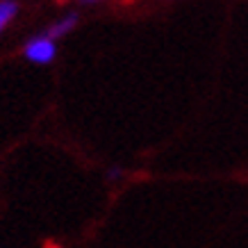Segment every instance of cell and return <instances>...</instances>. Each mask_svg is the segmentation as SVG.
<instances>
[{
	"instance_id": "3",
	"label": "cell",
	"mask_w": 248,
	"mask_h": 248,
	"mask_svg": "<svg viewBox=\"0 0 248 248\" xmlns=\"http://www.w3.org/2000/svg\"><path fill=\"white\" fill-rule=\"evenodd\" d=\"M14 14H16V2H12V0H2V2H0V30L14 18Z\"/></svg>"
},
{
	"instance_id": "4",
	"label": "cell",
	"mask_w": 248,
	"mask_h": 248,
	"mask_svg": "<svg viewBox=\"0 0 248 248\" xmlns=\"http://www.w3.org/2000/svg\"><path fill=\"white\" fill-rule=\"evenodd\" d=\"M84 2H91V0H84Z\"/></svg>"
},
{
	"instance_id": "1",
	"label": "cell",
	"mask_w": 248,
	"mask_h": 248,
	"mask_svg": "<svg viewBox=\"0 0 248 248\" xmlns=\"http://www.w3.org/2000/svg\"><path fill=\"white\" fill-rule=\"evenodd\" d=\"M25 57L32 62H39V64H46L55 57V44L53 39L48 37H37L32 39L30 44L25 46Z\"/></svg>"
},
{
	"instance_id": "2",
	"label": "cell",
	"mask_w": 248,
	"mask_h": 248,
	"mask_svg": "<svg viewBox=\"0 0 248 248\" xmlns=\"http://www.w3.org/2000/svg\"><path fill=\"white\" fill-rule=\"evenodd\" d=\"M76 23H78V16H76V14L66 16V18H64L62 23L53 25V28L48 30V34H46V37H48V39H57V37H62V34H66L68 30H73V28H76Z\"/></svg>"
}]
</instances>
